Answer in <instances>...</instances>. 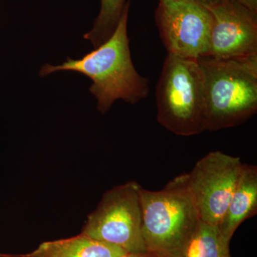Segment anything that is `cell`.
<instances>
[{"label":"cell","instance_id":"cell-1","mask_svg":"<svg viewBox=\"0 0 257 257\" xmlns=\"http://www.w3.org/2000/svg\"><path fill=\"white\" fill-rule=\"evenodd\" d=\"M130 2L112 35L104 43L80 60L67 59L62 65L45 64L40 76L61 70L74 71L89 77V91L97 99L98 110L105 114L117 99L135 104L150 93L149 79L138 73L130 54L127 36Z\"/></svg>","mask_w":257,"mask_h":257},{"label":"cell","instance_id":"cell-2","mask_svg":"<svg viewBox=\"0 0 257 257\" xmlns=\"http://www.w3.org/2000/svg\"><path fill=\"white\" fill-rule=\"evenodd\" d=\"M143 236L148 252L157 257H184L199 223L189 191L188 173L177 176L163 189H140Z\"/></svg>","mask_w":257,"mask_h":257},{"label":"cell","instance_id":"cell-3","mask_svg":"<svg viewBox=\"0 0 257 257\" xmlns=\"http://www.w3.org/2000/svg\"><path fill=\"white\" fill-rule=\"evenodd\" d=\"M204 77L206 130L234 127L257 111V55L198 59Z\"/></svg>","mask_w":257,"mask_h":257},{"label":"cell","instance_id":"cell-4","mask_svg":"<svg viewBox=\"0 0 257 257\" xmlns=\"http://www.w3.org/2000/svg\"><path fill=\"white\" fill-rule=\"evenodd\" d=\"M157 120L176 135L206 131L204 77L197 59L167 55L156 87Z\"/></svg>","mask_w":257,"mask_h":257},{"label":"cell","instance_id":"cell-5","mask_svg":"<svg viewBox=\"0 0 257 257\" xmlns=\"http://www.w3.org/2000/svg\"><path fill=\"white\" fill-rule=\"evenodd\" d=\"M141 187L135 181H130L106 191L88 215L81 233L126 252H148L142 231Z\"/></svg>","mask_w":257,"mask_h":257},{"label":"cell","instance_id":"cell-6","mask_svg":"<svg viewBox=\"0 0 257 257\" xmlns=\"http://www.w3.org/2000/svg\"><path fill=\"white\" fill-rule=\"evenodd\" d=\"M155 19L169 55L198 59L209 54L213 18L195 0H159Z\"/></svg>","mask_w":257,"mask_h":257},{"label":"cell","instance_id":"cell-7","mask_svg":"<svg viewBox=\"0 0 257 257\" xmlns=\"http://www.w3.org/2000/svg\"><path fill=\"white\" fill-rule=\"evenodd\" d=\"M243 164L238 157L209 152L188 173L189 191L201 221L219 226L237 183Z\"/></svg>","mask_w":257,"mask_h":257},{"label":"cell","instance_id":"cell-8","mask_svg":"<svg viewBox=\"0 0 257 257\" xmlns=\"http://www.w3.org/2000/svg\"><path fill=\"white\" fill-rule=\"evenodd\" d=\"M208 10L213 25L207 56L229 59L257 55V12L236 0H221Z\"/></svg>","mask_w":257,"mask_h":257},{"label":"cell","instance_id":"cell-9","mask_svg":"<svg viewBox=\"0 0 257 257\" xmlns=\"http://www.w3.org/2000/svg\"><path fill=\"white\" fill-rule=\"evenodd\" d=\"M256 213L257 167L243 164L229 205L218 226L224 239L230 242L240 225Z\"/></svg>","mask_w":257,"mask_h":257},{"label":"cell","instance_id":"cell-10","mask_svg":"<svg viewBox=\"0 0 257 257\" xmlns=\"http://www.w3.org/2000/svg\"><path fill=\"white\" fill-rule=\"evenodd\" d=\"M126 251L118 246L80 234L72 237L45 241L25 257H116Z\"/></svg>","mask_w":257,"mask_h":257},{"label":"cell","instance_id":"cell-11","mask_svg":"<svg viewBox=\"0 0 257 257\" xmlns=\"http://www.w3.org/2000/svg\"><path fill=\"white\" fill-rule=\"evenodd\" d=\"M229 243L216 226L200 221L184 257H231Z\"/></svg>","mask_w":257,"mask_h":257},{"label":"cell","instance_id":"cell-12","mask_svg":"<svg viewBox=\"0 0 257 257\" xmlns=\"http://www.w3.org/2000/svg\"><path fill=\"white\" fill-rule=\"evenodd\" d=\"M126 3L125 0H101L99 14L92 30L84 35L97 48L112 35L119 23Z\"/></svg>","mask_w":257,"mask_h":257},{"label":"cell","instance_id":"cell-13","mask_svg":"<svg viewBox=\"0 0 257 257\" xmlns=\"http://www.w3.org/2000/svg\"><path fill=\"white\" fill-rule=\"evenodd\" d=\"M236 1L246 7L248 9L257 12V0H236Z\"/></svg>","mask_w":257,"mask_h":257},{"label":"cell","instance_id":"cell-14","mask_svg":"<svg viewBox=\"0 0 257 257\" xmlns=\"http://www.w3.org/2000/svg\"><path fill=\"white\" fill-rule=\"evenodd\" d=\"M116 257H157L150 252L145 253H125Z\"/></svg>","mask_w":257,"mask_h":257},{"label":"cell","instance_id":"cell-15","mask_svg":"<svg viewBox=\"0 0 257 257\" xmlns=\"http://www.w3.org/2000/svg\"><path fill=\"white\" fill-rule=\"evenodd\" d=\"M198 3H200L203 6L207 8V9L211 8V7L214 6V5H217L218 3H220L221 0H195Z\"/></svg>","mask_w":257,"mask_h":257},{"label":"cell","instance_id":"cell-16","mask_svg":"<svg viewBox=\"0 0 257 257\" xmlns=\"http://www.w3.org/2000/svg\"><path fill=\"white\" fill-rule=\"evenodd\" d=\"M8 257H25L23 254H9L8 253Z\"/></svg>","mask_w":257,"mask_h":257},{"label":"cell","instance_id":"cell-17","mask_svg":"<svg viewBox=\"0 0 257 257\" xmlns=\"http://www.w3.org/2000/svg\"><path fill=\"white\" fill-rule=\"evenodd\" d=\"M1 257H8V253H4V255Z\"/></svg>","mask_w":257,"mask_h":257},{"label":"cell","instance_id":"cell-18","mask_svg":"<svg viewBox=\"0 0 257 257\" xmlns=\"http://www.w3.org/2000/svg\"><path fill=\"white\" fill-rule=\"evenodd\" d=\"M3 255H4V253H0V257H1L2 256H3Z\"/></svg>","mask_w":257,"mask_h":257}]
</instances>
